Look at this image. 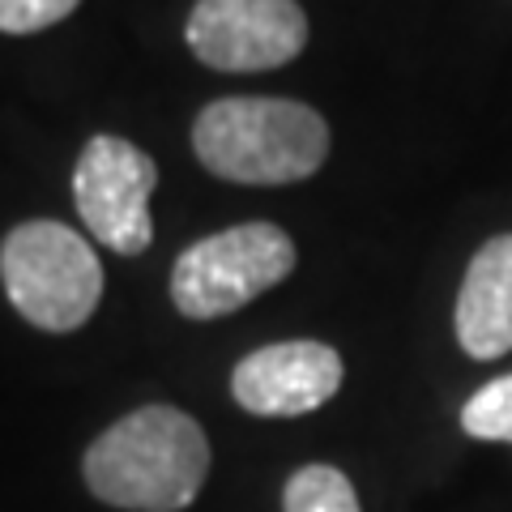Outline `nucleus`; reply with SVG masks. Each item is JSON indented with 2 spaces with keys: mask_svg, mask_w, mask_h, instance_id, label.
<instances>
[{
  "mask_svg": "<svg viewBox=\"0 0 512 512\" xmlns=\"http://www.w3.org/2000/svg\"><path fill=\"white\" fill-rule=\"evenodd\" d=\"M461 431L470 440L512 444V372L487 380L474 397H466V406H461Z\"/></svg>",
  "mask_w": 512,
  "mask_h": 512,
  "instance_id": "9d476101",
  "label": "nucleus"
},
{
  "mask_svg": "<svg viewBox=\"0 0 512 512\" xmlns=\"http://www.w3.org/2000/svg\"><path fill=\"white\" fill-rule=\"evenodd\" d=\"M295 244L274 222H244L197 239L171 269V299L188 320L239 312L256 295L291 278Z\"/></svg>",
  "mask_w": 512,
  "mask_h": 512,
  "instance_id": "20e7f679",
  "label": "nucleus"
},
{
  "mask_svg": "<svg viewBox=\"0 0 512 512\" xmlns=\"http://www.w3.org/2000/svg\"><path fill=\"white\" fill-rule=\"evenodd\" d=\"M342 389V355L325 342H274L239 359L235 402L261 419H299Z\"/></svg>",
  "mask_w": 512,
  "mask_h": 512,
  "instance_id": "0eeeda50",
  "label": "nucleus"
},
{
  "mask_svg": "<svg viewBox=\"0 0 512 512\" xmlns=\"http://www.w3.org/2000/svg\"><path fill=\"white\" fill-rule=\"evenodd\" d=\"M184 39L218 73H265L303 52L308 18L295 0H197Z\"/></svg>",
  "mask_w": 512,
  "mask_h": 512,
  "instance_id": "423d86ee",
  "label": "nucleus"
},
{
  "mask_svg": "<svg viewBox=\"0 0 512 512\" xmlns=\"http://www.w3.org/2000/svg\"><path fill=\"white\" fill-rule=\"evenodd\" d=\"M158 167L146 150L124 137H90L73 167V205L90 235L120 256H141L154 239L150 197Z\"/></svg>",
  "mask_w": 512,
  "mask_h": 512,
  "instance_id": "39448f33",
  "label": "nucleus"
},
{
  "mask_svg": "<svg viewBox=\"0 0 512 512\" xmlns=\"http://www.w3.org/2000/svg\"><path fill=\"white\" fill-rule=\"evenodd\" d=\"M82 0H0V30L5 35H35L64 22Z\"/></svg>",
  "mask_w": 512,
  "mask_h": 512,
  "instance_id": "9b49d317",
  "label": "nucleus"
},
{
  "mask_svg": "<svg viewBox=\"0 0 512 512\" xmlns=\"http://www.w3.org/2000/svg\"><path fill=\"white\" fill-rule=\"evenodd\" d=\"M282 512H363L355 483L338 466H303L286 478Z\"/></svg>",
  "mask_w": 512,
  "mask_h": 512,
  "instance_id": "1a4fd4ad",
  "label": "nucleus"
},
{
  "mask_svg": "<svg viewBox=\"0 0 512 512\" xmlns=\"http://www.w3.org/2000/svg\"><path fill=\"white\" fill-rule=\"evenodd\" d=\"M0 282L9 303L35 329L73 333L103 299V265L94 248L64 222H22L0 244Z\"/></svg>",
  "mask_w": 512,
  "mask_h": 512,
  "instance_id": "7ed1b4c3",
  "label": "nucleus"
},
{
  "mask_svg": "<svg viewBox=\"0 0 512 512\" xmlns=\"http://www.w3.org/2000/svg\"><path fill=\"white\" fill-rule=\"evenodd\" d=\"M457 342L470 359H500L512 350V231L491 235L461 278L457 291Z\"/></svg>",
  "mask_w": 512,
  "mask_h": 512,
  "instance_id": "6e6552de",
  "label": "nucleus"
},
{
  "mask_svg": "<svg viewBox=\"0 0 512 512\" xmlns=\"http://www.w3.org/2000/svg\"><path fill=\"white\" fill-rule=\"evenodd\" d=\"M86 487L111 508L180 512L210 474V440L175 406H141L86 448Z\"/></svg>",
  "mask_w": 512,
  "mask_h": 512,
  "instance_id": "f257e3e1",
  "label": "nucleus"
},
{
  "mask_svg": "<svg viewBox=\"0 0 512 512\" xmlns=\"http://www.w3.org/2000/svg\"><path fill=\"white\" fill-rule=\"evenodd\" d=\"M201 167L231 184H299L329 158V124L295 99H218L192 124Z\"/></svg>",
  "mask_w": 512,
  "mask_h": 512,
  "instance_id": "f03ea898",
  "label": "nucleus"
}]
</instances>
